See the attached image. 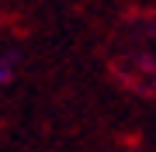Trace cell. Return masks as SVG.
<instances>
[{
  "mask_svg": "<svg viewBox=\"0 0 156 152\" xmlns=\"http://www.w3.org/2000/svg\"><path fill=\"white\" fill-rule=\"evenodd\" d=\"M17 73V56H4L0 52V86H7Z\"/></svg>",
  "mask_w": 156,
  "mask_h": 152,
  "instance_id": "1",
  "label": "cell"
}]
</instances>
